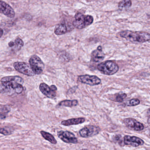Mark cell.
Returning a JSON list of instances; mask_svg holds the SVG:
<instances>
[{"mask_svg": "<svg viewBox=\"0 0 150 150\" xmlns=\"http://www.w3.org/2000/svg\"><path fill=\"white\" fill-rule=\"evenodd\" d=\"M23 79L18 76H6L2 78L0 83V93L11 96L23 93Z\"/></svg>", "mask_w": 150, "mask_h": 150, "instance_id": "1", "label": "cell"}, {"mask_svg": "<svg viewBox=\"0 0 150 150\" xmlns=\"http://www.w3.org/2000/svg\"><path fill=\"white\" fill-rule=\"evenodd\" d=\"M119 35L130 42L144 43L150 40V34L147 32L124 30L119 33Z\"/></svg>", "mask_w": 150, "mask_h": 150, "instance_id": "2", "label": "cell"}, {"mask_svg": "<svg viewBox=\"0 0 150 150\" xmlns=\"http://www.w3.org/2000/svg\"><path fill=\"white\" fill-rule=\"evenodd\" d=\"M75 20L73 22V25L78 29H82L91 25L94 21L91 16H84L81 13H77L75 16Z\"/></svg>", "mask_w": 150, "mask_h": 150, "instance_id": "3", "label": "cell"}, {"mask_svg": "<svg viewBox=\"0 0 150 150\" xmlns=\"http://www.w3.org/2000/svg\"><path fill=\"white\" fill-rule=\"evenodd\" d=\"M97 68L102 73L107 75H113L119 70L118 66L115 62L111 60L100 63Z\"/></svg>", "mask_w": 150, "mask_h": 150, "instance_id": "4", "label": "cell"}, {"mask_svg": "<svg viewBox=\"0 0 150 150\" xmlns=\"http://www.w3.org/2000/svg\"><path fill=\"white\" fill-rule=\"evenodd\" d=\"M29 63L36 74H40L43 72L45 64L41 59L37 55H33L29 59Z\"/></svg>", "mask_w": 150, "mask_h": 150, "instance_id": "5", "label": "cell"}, {"mask_svg": "<svg viewBox=\"0 0 150 150\" xmlns=\"http://www.w3.org/2000/svg\"><path fill=\"white\" fill-rule=\"evenodd\" d=\"M13 67L18 72L28 76H34L36 75L30 65L23 62H16L13 64Z\"/></svg>", "mask_w": 150, "mask_h": 150, "instance_id": "6", "label": "cell"}, {"mask_svg": "<svg viewBox=\"0 0 150 150\" xmlns=\"http://www.w3.org/2000/svg\"><path fill=\"white\" fill-rule=\"evenodd\" d=\"M78 80L81 83L91 86L99 85L101 82V79L97 76L88 74L79 76Z\"/></svg>", "mask_w": 150, "mask_h": 150, "instance_id": "7", "label": "cell"}, {"mask_svg": "<svg viewBox=\"0 0 150 150\" xmlns=\"http://www.w3.org/2000/svg\"><path fill=\"white\" fill-rule=\"evenodd\" d=\"M100 128L94 125H87L81 129L79 132L81 137L84 138L90 137L97 135Z\"/></svg>", "mask_w": 150, "mask_h": 150, "instance_id": "8", "label": "cell"}, {"mask_svg": "<svg viewBox=\"0 0 150 150\" xmlns=\"http://www.w3.org/2000/svg\"><path fill=\"white\" fill-rule=\"evenodd\" d=\"M39 89L41 93L48 98L53 99L56 96L57 88L54 85L49 86L45 83H41L39 85Z\"/></svg>", "mask_w": 150, "mask_h": 150, "instance_id": "9", "label": "cell"}, {"mask_svg": "<svg viewBox=\"0 0 150 150\" xmlns=\"http://www.w3.org/2000/svg\"><path fill=\"white\" fill-rule=\"evenodd\" d=\"M58 137L66 143L76 144L78 139L74 134L68 131H60L58 132Z\"/></svg>", "mask_w": 150, "mask_h": 150, "instance_id": "10", "label": "cell"}, {"mask_svg": "<svg viewBox=\"0 0 150 150\" xmlns=\"http://www.w3.org/2000/svg\"><path fill=\"white\" fill-rule=\"evenodd\" d=\"M123 122L126 127L130 129L140 131L144 129V126L143 124L138 122L133 118H125L123 120Z\"/></svg>", "mask_w": 150, "mask_h": 150, "instance_id": "11", "label": "cell"}, {"mask_svg": "<svg viewBox=\"0 0 150 150\" xmlns=\"http://www.w3.org/2000/svg\"><path fill=\"white\" fill-rule=\"evenodd\" d=\"M0 13L7 17L13 18L15 16V11L11 6L6 2L0 0Z\"/></svg>", "mask_w": 150, "mask_h": 150, "instance_id": "12", "label": "cell"}, {"mask_svg": "<svg viewBox=\"0 0 150 150\" xmlns=\"http://www.w3.org/2000/svg\"><path fill=\"white\" fill-rule=\"evenodd\" d=\"M124 144L126 145H130L134 147L143 145L144 141L141 139L134 136L126 135L124 137Z\"/></svg>", "mask_w": 150, "mask_h": 150, "instance_id": "13", "label": "cell"}, {"mask_svg": "<svg viewBox=\"0 0 150 150\" xmlns=\"http://www.w3.org/2000/svg\"><path fill=\"white\" fill-rule=\"evenodd\" d=\"M105 55L103 52L102 47L99 46L96 50L92 52L91 54V60L95 63L101 62L104 59Z\"/></svg>", "mask_w": 150, "mask_h": 150, "instance_id": "14", "label": "cell"}, {"mask_svg": "<svg viewBox=\"0 0 150 150\" xmlns=\"http://www.w3.org/2000/svg\"><path fill=\"white\" fill-rule=\"evenodd\" d=\"M85 119L84 117L72 118L68 120H64L61 122V125L64 126H70L72 125H76L80 124L83 123L85 122Z\"/></svg>", "mask_w": 150, "mask_h": 150, "instance_id": "15", "label": "cell"}, {"mask_svg": "<svg viewBox=\"0 0 150 150\" xmlns=\"http://www.w3.org/2000/svg\"><path fill=\"white\" fill-rule=\"evenodd\" d=\"M8 45L11 48L15 51H19L24 46V42L22 39L17 38L14 42H11L8 43Z\"/></svg>", "mask_w": 150, "mask_h": 150, "instance_id": "16", "label": "cell"}, {"mask_svg": "<svg viewBox=\"0 0 150 150\" xmlns=\"http://www.w3.org/2000/svg\"><path fill=\"white\" fill-rule=\"evenodd\" d=\"M68 29L64 23H60L56 25L54 29V33L57 35H61L67 33Z\"/></svg>", "mask_w": 150, "mask_h": 150, "instance_id": "17", "label": "cell"}, {"mask_svg": "<svg viewBox=\"0 0 150 150\" xmlns=\"http://www.w3.org/2000/svg\"><path fill=\"white\" fill-rule=\"evenodd\" d=\"M78 101L77 100H65L60 102L58 104V106L60 107H75L78 105Z\"/></svg>", "mask_w": 150, "mask_h": 150, "instance_id": "18", "label": "cell"}, {"mask_svg": "<svg viewBox=\"0 0 150 150\" xmlns=\"http://www.w3.org/2000/svg\"><path fill=\"white\" fill-rule=\"evenodd\" d=\"M40 134L44 139L49 141L53 144H57V140L51 133L44 131H41Z\"/></svg>", "mask_w": 150, "mask_h": 150, "instance_id": "19", "label": "cell"}, {"mask_svg": "<svg viewBox=\"0 0 150 150\" xmlns=\"http://www.w3.org/2000/svg\"><path fill=\"white\" fill-rule=\"evenodd\" d=\"M132 1L131 0H122L118 4V8L120 10H125L131 7Z\"/></svg>", "mask_w": 150, "mask_h": 150, "instance_id": "20", "label": "cell"}, {"mask_svg": "<svg viewBox=\"0 0 150 150\" xmlns=\"http://www.w3.org/2000/svg\"><path fill=\"white\" fill-rule=\"evenodd\" d=\"M13 131L9 127H5L0 129V133L4 136H9L11 135Z\"/></svg>", "mask_w": 150, "mask_h": 150, "instance_id": "21", "label": "cell"}, {"mask_svg": "<svg viewBox=\"0 0 150 150\" xmlns=\"http://www.w3.org/2000/svg\"><path fill=\"white\" fill-rule=\"evenodd\" d=\"M127 95L126 94L123 93L118 94L116 96L115 100L118 102L121 103L124 100L126 97Z\"/></svg>", "mask_w": 150, "mask_h": 150, "instance_id": "22", "label": "cell"}, {"mask_svg": "<svg viewBox=\"0 0 150 150\" xmlns=\"http://www.w3.org/2000/svg\"><path fill=\"white\" fill-rule=\"evenodd\" d=\"M140 103V101L137 99H132L130 100L129 105L130 106H135L138 105Z\"/></svg>", "mask_w": 150, "mask_h": 150, "instance_id": "23", "label": "cell"}, {"mask_svg": "<svg viewBox=\"0 0 150 150\" xmlns=\"http://www.w3.org/2000/svg\"><path fill=\"white\" fill-rule=\"evenodd\" d=\"M6 117H7V116H6V113H5V112H0V119H5Z\"/></svg>", "mask_w": 150, "mask_h": 150, "instance_id": "24", "label": "cell"}, {"mask_svg": "<svg viewBox=\"0 0 150 150\" xmlns=\"http://www.w3.org/2000/svg\"><path fill=\"white\" fill-rule=\"evenodd\" d=\"M3 34V30L2 29L0 28V38L2 36Z\"/></svg>", "mask_w": 150, "mask_h": 150, "instance_id": "25", "label": "cell"}, {"mask_svg": "<svg viewBox=\"0 0 150 150\" xmlns=\"http://www.w3.org/2000/svg\"></svg>", "mask_w": 150, "mask_h": 150, "instance_id": "26", "label": "cell"}]
</instances>
